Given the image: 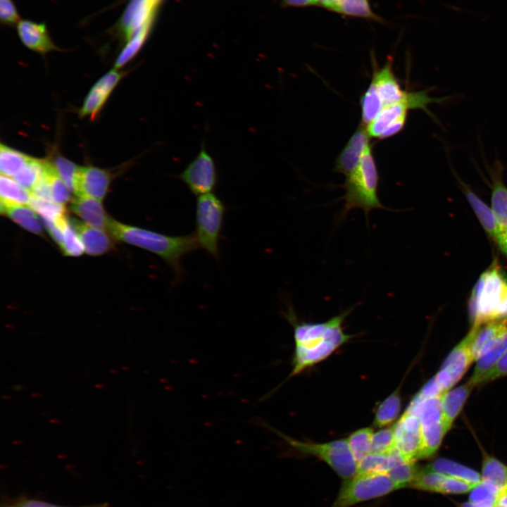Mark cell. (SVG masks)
<instances>
[{"mask_svg":"<svg viewBox=\"0 0 507 507\" xmlns=\"http://www.w3.org/2000/svg\"><path fill=\"white\" fill-rule=\"evenodd\" d=\"M106 231L117 241L139 247L162 258L175 273V284L184 274L183 258L200 248L194 232L170 236L126 225L112 218L109 219Z\"/></svg>","mask_w":507,"mask_h":507,"instance_id":"cell-1","label":"cell"},{"mask_svg":"<svg viewBox=\"0 0 507 507\" xmlns=\"http://www.w3.org/2000/svg\"><path fill=\"white\" fill-rule=\"evenodd\" d=\"M370 143L364 149L361 161L356 169L346 177L343 184L344 201L341 212L343 218L352 209H362L366 218L374 209H387L378 196L379 174Z\"/></svg>","mask_w":507,"mask_h":507,"instance_id":"cell-2","label":"cell"},{"mask_svg":"<svg viewBox=\"0 0 507 507\" xmlns=\"http://www.w3.org/2000/svg\"><path fill=\"white\" fill-rule=\"evenodd\" d=\"M469 313L475 325L507 318V277L497 265L480 275L470 297Z\"/></svg>","mask_w":507,"mask_h":507,"instance_id":"cell-3","label":"cell"},{"mask_svg":"<svg viewBox=\"0 0 507 507\" xmlns=\"http://www.w3.org/2000/svg\"><path fill=\"white\" fill-rule=\"evenodd\" d=\"M429 92V89L408 91L401 101L385 106L365 126L370 137L384 139L399 133L405 127L408 111L412 109H421L436 120L428 105L443 103L449 97L433 98L430 96Z\"/></svg>","mask_w":507,"mask_h":507,"instance_id":"cell-4","label":"cell"},{"mask_svg":"<svg viewBox=\"0 0 507 507\" xmlns=\"http://www.w3.org/2000/svg\"><path fill=\"white\" fill-rule=\"evenodd\" d=\"M227 208L215 194L198 196L194 234L200 248L215 260L220 258V242Z\"/></svg>","mask_w":507,"mask_h":507,"instance_id":"cell-5","label":"cell"},{"mask_svg":"<svg viewBox=\"0 0 507 507\" xmlns=\"http://www.w3.org/2000/svg\"><path fill=\"white\" fill-rule=\"evenodd\" d=\"M273 431L295 451L317 457L325 462L342 479H349L357 473L358 464L352 455L347 439H337L321 444L313 443L298 441L275 430Z\"/></svg>","mask_w":507,"mask_h":507,"instance_id":"cell-6","label":"cell"},{"mask_svg":"<svg viewBox=\"0 0 507 507\" xmlns=\"http://www.w3.org/2000/svg\"><path fill=\"white\" fill-rule=\"evenodd\" d=\"M401 489L387 473H356L344 480L330 507H351Z\"/></svg>","mask_w":507,"mask_h":507,"instance_id":"cell-7","label":"cell"},{"mask_svg":"<svg viewBox=\"0 0 507 507\" xmlns=\"http://www.w3.org/2000/svg\"><path fill=\"white\" fill-rule=\"evenodd\" d=\"M474 333L475 329L472 327L467 335L451 350L434 377L442 392L449 390L457 383L474 361L471 352Z\"/></svg>","mask_w":507,"mask_h":507,"instance_id":"cell-8","label":"cell"},{"mask_svg":"<svg viewBox=\"0 0 507 507\" xmlns=\"http://www.w3.org/2000/svg\"><path fill=\"white\" fill-rule=\"evenodd\" d=\"M180 178L196 196L211 193L216 187L218 173L215 164L204 146L181 173Z\"/></svg>","mask_w":507,"mask_h":507,"instance_id":"cell-9","label":"cell"},{"mask_svg":"<svg viewBox=\"0 0 507 507\" xmlns=\"http://www.w3.org/2000/svg\"><path fill=\"white\" fill-rule=\"evenodd\" d=\"M395 449L406 461L419 459L422 446L421 424L418 416L406 411L394 426Z\"/></svg>","mask_w":507,"mask_h":507,"instance_id":"cell-10","label":"cell"},{"mask_svg":"<svg viewBox=\"0 0 507 507\" xmlns=\"http://www.w3.org/2000/svg\"><path fill=\"white\" fill-rule=\"evenodd\" d=\"M487 166L492 180V209L498 226L496 241L504 253L507 248V187L502 178L504 168L498 158L492 167Z\"/></svg>","mask_w":507,"mask_h":507,"instance_id":"cell-11","label":"cell"},{"mask_svg":"<svg viewBox=\"0 0 507 507\" xmlns=\"http://www.w3.org/2000/svg\"><path fill=\"white\" fill-rule=\"evenodd\" d=\"M373 68L369 86L375 91L384 107L399 102L406 97L408 91L401 88L393 71V59L391 56L387 57L382 67Z\"/></svg>","mask_w":507,"mask_h":507,"instance_id":"cell-12","label":"cell"},{"mask_svg":"<svg viewBox=\"0 0 507 507\" xmlns=\"http://www.w3.org/2000/svg\"><path fill=\"white\" fill-rule=\"evenodd\" d=\"M349 339L350 336L345 334L311 345L295 346L292 358L293 368L289 377L297 375L306 368L325 359Z\"/></svg>","mask_w":507,"mask_h":507,"instance_id":"cell-13","label":"cell"},{"mask_svg":"<svg viewBox=\"0 0 507 507\" xmlns=\"http://www.w3.org/2000/svg\"><path fill=\"white\" fill-rule=\"evenodd\" d=\"M110 182L111 176L106 170L93 166H79L73 192L76 196H86L102 201Z\"/></svg>","mask_w":507,"mask_h":507,"instance_id":"cell-14","label":"cell"},{"mask_svg":"<svg viewBox=\"0 0 507 507\" xmlns=\"http://www.w3.org/2000/svg\"><path fill=\"white\" fill-rule=\"evenodd\" d=\"M123 73L116 68L103 75L92 87L80 111L81 116L94 118L99 113L111 93L113 92Z\"/></svg>","mask_w":507,"mask_h":507,"instance_id":"cell-15","label":"cell"},{"mask_svg":"<svg viewBox=\"0 0 507 507\" xmlns=\"http://www.w3.org/2000/svg\"><path fill=\"white\" fill-rule=\"evenodd\" d=\"M370 143L365 127L360 125L339 154L334 170L345 176L358 165L365 148Z\"/></svg>","mask_w":507,"mask_h":507,"instance_id":"cell-16","label":"cell"},{"mask_svg":"<svg viewBox=\"0 0 507 507\" xmlns=\"http://www.w3.org/2000/svg\"><path fill=\"white\" fill-rule=\"evenodd\" d=\"M159 0H132L122 18L120 25L129 40L146 24L152 23Z\"/></svg>","mask_w":507,"mask_h":507,"instance_id":"cell-17","label":"cell"},{"mask_svg":"<svg viewBox=\"0 0 507 507\" xmlns=\"http://www.w3.org/2000/svg\"><path fill=\"white\" fill-rule=\"evenodd\" d=\"M70 208L87 225L105 231L107 230L111 217L106 213L101 200L77 196L71 201Z\"/></svg>","mask_w":507,"mask_h":507,"instance_id":"cell-18","label":"cell"},{"mask_svg":"<svg viewBox=\"0 0 507 507\" xmlns=\"http://www.w3.org/2000/svg\"><path fill=\"white\" fill-rule=\"evenodd\" d=\"M69 221L87 254L100 256L112 249V241L105 230L93 227L76 219L71 218Z\"/></svg>","mask_w":507,"mask_h":507,"instance_id":"cell-19","label":"cell"},{"mask_svg":"<svg viewBox=\"0 0 507 507\" xmlns=\"http://www.w3.org/2000/svg\"><path fill=\"white\" fill-rule=\"evenodd\" d=\"M17 29L22 42L30 49L41 54L56 49L44 24L20 20Z\"/></svg>","mask_w":507,"mask_h":507,"instance_id":"cell-20","label":"cell"},{"mask_svg":"<svg viewBox=\"0 0 507 507\" xmlns=\"http://www.w3.org/2000/svg\"><path fill=\"white\" fill-rule=\"evenodd\" d=\"M475 387L468 381L456 388L448 390L442 396V423L447 432L463 408Z\"/></svg>","mask_w":507,"mask_h":507,"instance_id":"cell-21","label":"cell"},{"mask_svg":"<svg viewBox=\"0 0 507 507\" xmlns=\"http://www.w3.org/2000/svg\"><path fill=\"white\" fill-rule=\"evenodd\" d=\"M507 350V331L498 337L477 358L473 373L468 382L473 386L480 384L482 378L494 367Z\"/></svg>","mask_w":507,"mask_h":507,"instance_id":"cell-22","label":"cell"},{"mask_svg":"<svg viewBox=\"0 0 507 507\" xmlns=\"http://www.w3.org/2000/svg\"><path fill=\"white\" fill-rule=\"evenodd\" d=\"M475 329L471 345L474 361L498 337L507 331V318L491 321L481 325H472Z\"/></svg>","mask_w":507,"mask_h":507,"instance_id":"cell-23","label":"cell"},{"mask_svg":"<svg viewBox=\"0 0 507 507\" xmlns=\"http://www.w3.org/2000/svg\"><path fill=\"white\" fill-rule=\"evenodd\" d=\"M326 10L344 17L385 23L384 18L375 13L370 0H334Z\"/></svg>","mask_w":507,"mask_h":507,"instance_id":"cell-24","label":"cell"},{"mask_svg":"<svg viewBox=\"0 0 507 507\" xmlns=\"http://www.w3.org/2000/svg\"><path fill=\"white\" fill-rule=\"evenodd\" d=\"M1 213L27 231L36 234L43 232L37 212L28 205L1 204Z\"/></svg>","mask_w":507,"mask_h":507,"instance_id":"cell-25","label":"cell"},{"mask_svg":"<svg viewBox=\"0 0 507 507\" xmlns=\"http://www.w3.org/2000/svg\"><path fill=\"white\" fill-rule=\"evenodd\" d=\"M458 182L483 228L489 235L496 240L498 226L492 209L482 201L468 185L459 178Z\"/></svg>","mask_w":507,"mask_h":507,"instance_id":"cell-26","label":"cell"},{"mask_svg":"<svg viewBox=\"0 0 507 507\" xmlns=\"http://www.w3.org/2000/svg\"><path fill=\"white\" fill-rule=\"evenodd\" d=\"M421 424L422 446L419 459L432 457L438 451L446 432L442 420Z\"/></svg>","mask_w":507,"mask_h":507,"instance_id":"cell-27","label":"cell"},{"mask_svg":"<svg viewBox=\"0 0 507 507\" xmlns=\"http://www.w3.org/2000/svg\"><path fill=\"white\" fill-rule=\"evenodd\" d=\"M480 474L482 480L496 487L501 495L507 493L506 464L492 456L484 453Z\"/></svg>","mask_w":507,"mask_h":507,"instance_id":"cell-28","label":"cell"},{"mask_svg":"<svg viewBox=\"0 0 507 507\" xmlns=\"http://www.w3.org/2000/svg\"><path fill=\"white\" fill-rule=\"evenodd\" d=\"M427 467L437 472L459 478L473 484H477L482 480L481 474L476 470L447 458H437Z\"/></svg>","mask_w":507,"mask_h":507,"instance_id":"cell-29","label":"cell"},{"mask_svg":"<svg viewBox=\"0 0 507 507\" xmlns=\"http://www.w3.org/2000/svg\"><path fill=\"white\" fill-rule=\"evenodd\" d=\"M389 456V468L387 475L401 489L410 486L418 471L415 463L405 460L396 449Z\"/></svg>","mask_w":507,"mask_h":507,"instance_id":"cell-30","label":"cell"},{"mask_svg":"<svg viewBox=\"0 0 507 507\" xmlns=\"http://www.w3.org/2000/svg\"><path fill=\"white\" fill-rule=\"evenodd\" d=\"M1 204L30 205L32 194L13 178L1 175Z\"/></svg>","mask_w":507,"mask_h":507,"instance_id":"cell-31","label":"cell"},{"mask_svg":"<svg viewBox=\"0 0 507 507\" xmlns=\"http://www.w3.org/2000/svg\"><path fill=\"white\" fill-rule=\"evenodd\" d=\"M51 201L65 205L70 199L71 192L64 181L58 174L53 163L47 161L43 175Z\"/></svg>","mask_w":507,"mask_h":507,"instance_id":"cell-32","label":"cell"},{"mask_svg":"<svg viewBox=\"0 0 507 507\" xmlns=\"http://www.w3.org/2000/svg\"><path fill=\"white\" fill-rule=\"evenodd\" d=\"M32 157L1 144V175L13 178L30 161Z\"/></svg>","mask_w":507,"mask_h":507,"instance_id":"cell-33","label":"cell"},{"mask_svg":"<svg viewBox=\"0 0 507 507\" xmlns=\"http://www.w3.org/2000/svg\"><path fill=\"white\" fill-rule=\"evenodd\" d=\"M501 496L491 483L481 480L469 492V499L476 507H494Z\"/></svg>","mask_w":507,"mask_h":507,"instance_id":"cell-34","label":"cell"},{"mask_svg":"<svg viewBox=\"0 0 507 507\" xmlns=\"http://www.w3.org/2000/svg\"><path fill=\"white\" fill-rule=\"evenodd\" d=\"M401 408V399L398 390L393 392L379 406L375 416L374 425L384 427L398 416Z\"/></svg>","mask_w":507,"mask_h":507,"instance_id":"cell-35","label":"cell"},{"mask_svg":"<svg viewBox=\"0 0 507 507\" xmlns=\"http://www.w3.org/2000/svg\"><path fill=\"white\" fill-rule=\"evenodd\" d=\"M373 435V430L365 427L353 432L347 439L350 450L357 464L370 453Z\"/></svg>","mask_w":507,"mask_h":507,"instance_id":"cell-36","label":"cell"},{"mask_svg":"<svg viewBox=\"0 0 507 507\" xmlns=\"http://www.w3.org/2000/svg\"><path fill=\"white\" fill-rule=\"evenodd\" d=\"M42 220L56 222L65 217L64 205L32 196L29 205Z\"/></svg>","mask_w":507,"mask_h":507,"instance_id":"cell-37","label":"cell"},{"mask_svg":"<svg viewBox=\"0 0 507 507\" xmlns=\"http://www.w3.org/2000/svg\"><path fill=\"white\" fill-rule=\"evenodd\" d=\"M151 24V23L144 25L128 40V43L120 52L115 61V68L118 69L125 65L138 52L145 41Z\"/></svg>","mask_w":507,"mask_h":507,"instance_id":"cell-38","label":"cell"},{"mask_svg":"<svg viewBox=\"0 0 507 507\" xmlns=\"http://www.w3.org/2000/svg\"><path fill=\"white\" fill-rule=\"evenodd\" d=\"M389 468V456L370 453L358 463L357 473H387Z\"/></svg>","mask_w":507,"mask_h":507,"instance_id":"cell-39","label":"cell"},{"mask_svg":"<svg viewBox=\"0 0 507 507\" xmlns=\"http://www.w3.org/2000/svg\"><path fill=\"white\" fill-rule=\"evenodd\" d=\"M395 449L394 427L380 430L373 434L370 453L389 455Z\"/></svg>","mask_w":507,"mask_h":507,"instance_id":"cell-40","label":"cell"},{"mask_svg":"<svg viewBox=\"0 0 507 507\" xmlns=\"http://www.w3.org/2000/svg\"><path fill=\"white\" fill-rule=\"evenodd\" d=\"M68 256H79L84 251L83 245L70 221L63 228L62 242L59 246Z\"/></svg>","mask_w":507,"mask_h":507,"instance_id":"cell-41","label":"cell"},{"mask_svg":"<svg viewBox=\"0 0 507 507\" xmlns=\"http://www.w3.org/2000/svg\"><path fill=\"white\" fill-rule=\"evenodd\" d=\"M53 165L70 192H73L75 179L79 166L62 156H56Z\"/></svg>","mask_w":507,"mask_h":507,"instance_id":"cell-42","label":"cell"},{"mask_svg":"<svg viewBox=\"0 0 507 507\" xmlns=\"http://www.w3.org/2000/svg\"><path fill=\"white\" fill-rule=\"evenodd\" d=\"M475 485L463 480L445 475L440 494H461L469 493Z\"/></svg>","mask_w":507,"mask_h":507,"instance_id":"cell-43","label":"cell"},{"mask_svg":"<svg viewBox=\"0 0 507 507\" xmlns=\"http://www.w3.org/2000/svg\"><path fill=\"white\" fill-rule=\"evenodd\" d=\"M0 18L3 23L13 25L18 23L19 15L11 0H0Z\"/></svg>","mask_w":507,"mask_h":507,"instance_id":"cell-44","label":"cell"},{"mask_svg":"<svg viewBox=\"0 0 507 507\" xmlns=\"http://www.w3.org/2000/svg\"><path fill=\"white\" fill-rule=\"evenodd\" d=\"M507 375V350L494 367L482 378L480 384L486 383Z\"/></svg>","mask_w":507,"mask_h":507,"instance_id":"cell-45","label":"cell"},{"mask_svg":"<svg viewBox=\"0 0 507 507\" xmlns=\"http://www.w3.org/2000/svg\"><path fill=\"white\" fill-rule=\"evenodd\" d=\"M9 507H67V506L55 505V504H52V503H49L47 502L35 500V499H24L22 501H20L18 503H16L15 505H13L12 506H11ZM80 507H107V504L101 503V504H96V505L86 506H80Z\"/></svg>","mask_w":507,"mask_h":507,"instance_id":"cell-46","label":"cell"},{"mask_svg":"<svg viewBox=\"0 0 507 507\" xmlns=\"http://www.w3.org/2000/svg\"><path fill=\"white\" fill-rule=\"evenodd\" d=\"M421 397L426 399L440 396L444 394L433 377L430 380L422 389L418 393Z\"/></svg>","mask_w":507,"mask_h":507,"instance_id":"cell-47","label":"cell"},{"mask_svg":"<svg viewBox=\"0 0 507 507\" xmlns=\"http://www.w3.org/2000/svg\"><path fill=\"white\" fill-rule=\"evenodd\" d=\"M283 6L288 7L305 8L315 6V0H281Z\"/></svg>","mask_w":507,"mask_h":507,"instance_id":"cell-48","label":"cell"},{"mask_svg":"<svg viewBox=\"0 0 507 507\" xmlns=\"http://www.w3.org/2000/svg\"><path fill=\"white\" fill-rule=\"evenodd\" d=\"M334 0H315V6L327 9L329 5Z\"/></svg>","mask_w":507,"mask_h":507,"instance_id":"cell-49","label":"cell"},{"mask_svg":"<svg viewBox=\"0 0 507 507\" xmlns=\"http://www.w3.org/2000/svg\"><path fill=\"white\" fill-rule=\"evenodd\" d=\"M498 503L503 507H507V493H505L500 496Z\"/></svg>","mask_w":507,"mask_h":507,"instance_id":"cell-50","label":"cell"},{"mask_svg":"<svg viewBox=\"0 0 507 507\" xmlns=\"http://www.w3.org/2000/svg\"><path fill=\"white\" fill-rule=\"evenodd\" d=\"M458 507H476L472 503H471L470 501L461 503L458 504Z\"/></svg>","mask_w":507,"mask_h":507,"instance_id":"cell-51","label":"cell"},{"mask_svg":"<svg viewBox=\"0 0 507 507\" xmlns=\"http://www.w3.org/2000/svg\"><path fill=\"white\" fill-rule=\"evenodd\" d=\"M504 254L507 255V248H506V251H505Z\"/></svg>","mask_w":507,"mask_h":507,"instance_id":"cell-52","label":"cell"}]
</instances>
